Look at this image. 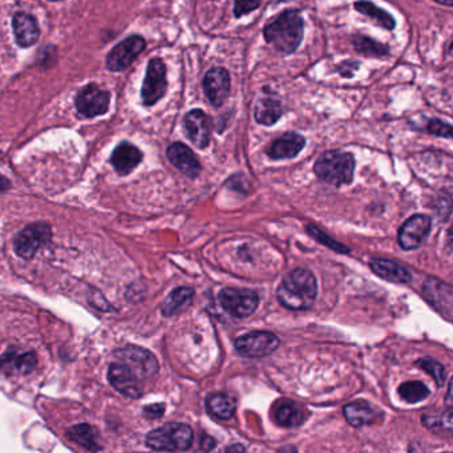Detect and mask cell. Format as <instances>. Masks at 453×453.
<instances>
[{
	"label": "cell",
	"mask_w": 453,
	"mask_h": 453,
	"mask_svg": "<svg viewBox=\"0 0 453 453\" xmlns=\"http://www.w3.org/2000/svg\"><path fill=\"white\" fill-rule=\"evenodd\" d=\"M318 285L314 274L307 269H296L282 279L276 296L281 305L293 310H308L316 303Z\"/></svg>",
	"instance_id": "1"
},
{
	"label": "cell",
	"mask_w": 453,
	"mask_h": 453,
	"mask_svg": "<svg viewBox=\"0 0 453 453\" xmlns=\"http://www.w3.org/2000/svg\"><path fill=\"white\" fill-rule=\"evenodd\" d=\"M303 31L305 23L301 14L296 10H287L267 24L264 36L281 53L290 55L301 46Z\"/></svg>",
	"instance_id": "2"
},
{
	"label": "cell",
	"mask_w": 453,
	"mask_h": 453,
	"mask_svg": "<svg viewBox=\"0 0 453 453\" xmlns=\"http://www.w3.org/2000/svg\"><path fill=\"white\" fill-rule=\"evenodd\" d=\"M355 158L351 153L328 150L316 160V177L333 187L351 184L354 178Z\"/></svg>",
	"instance_id": "3"
},
{
	"label": "cell",
	"mask_w": 453,
	"mask_h": 453,
	"mask_svg": "<svg viewBox=\"0 0 453 453\" xmlns=\"http://www.w3.org/2000/svg\"><path fill=\"white\" fill-rule=\"evenodd\" d=\"M193 429L182 423H168L147 434L145 443L150 449L160 452H182L193 444Z\"/></svg>",
	"instance_id": "4"
},
{
	"label": "cell",
	"mask_w": 453,
	"mask_h": 453,
	"mask_svg": "<svg viewBox=\"0 0 453 453\" xmlns=\"http://www.w3.org/2000/svg\"><path fill=\"white\" fill-rule=\"evenodd\" d=\"M218 301L227 314L234 318L253 316L259 305V296L249 288L225 287L219 291Z\"/></svg>",
	"instance_id": "5"
},
{
	"label": "cell",
	"mask_w": 453,
	"mask_h": 453,
	"mask_svg": "<svg viewBox=\"0 0 453 453\" xmlns=\"http://www.w3.org/2000/svg\"><path fill=\"white\" fill-rule=\"evenodd\" d=\"M52 231L46 222H35L24 227L14 239V250L23 259H31L51 241Z\"/></svg>",
	"instance_id": "6"
},
{
	"label": "cell",
	"mask_w": 453,
	"mask_h": 453,
	"mask_svg": "<svg viewBox=\"0 0 453 453\" xmlns=\"http://www.w3.org/2000/svg\"><path fill=\"white\" fill-rule=\"evenodd\" d=\"M116 360L124 363L137 375L140 380H147L158 373L156 356L148 350L138 345H127L116 351Z\"/></svg>",
	"instance_id": "7"
},
{
	"label": "cell",
	"mask_w": 453,
	"mask_h": 453,
	"mask_svg": "<svg viewBox=\"0 0 453 453\" xmlns=\"http://www.w3.org/2000/svg\"><path fill=\"white\" fill-rule=\"evenodd\" d=\"M168 88L167 80V67L161 59H152L149 61L145 79L142 83L141 98L145 107H152L157 104L164 98Z\"/></svg>",
	"instance_id": "8"
},
{
	"label": "cell",
	"mask_w": 453,
	"mask_h": 453,
	"mask_svg": "<svg viewBox=\"0 0 453 453\" xmlns=\"http://www.w3.org/2000/svg\"><path fill=\"white\" fill-rule=\"evenodd\" d=\"M279 339L269 331H253L236 340V353L244 358H265L279 347Z\"/></svg>",
	"instance_id": "9"
},
{
	"label": "cell",
	"mask_w": 453,
	"mask_h": 453,
	"mask_svg": "<svg viewBox=\"0 0 453 453\" xmlns=\"http://www.w3.org/2000/svg\"><path fill=\"white\" fill-rule=\"evenodd\" d=\"M147 43L141 36H130L113 47L107 56V68L112 72H120L128 68L137 59L138 55L145 50Z\"/></svg>",
	"instance_id": "10"
},
{
	"label": "cell",
	"mask_w": 453,
	"mask_h": 453,
	"mask_svg": "<svg viewBox=\"0 0 453 453\" xmlns=\"http://www.w3.org/2000/svg\"><path fill=\"white\" fill-rule=\"evenodd\" d=\"M109 101V92L100 89L96 84H88L78 93L75 104L80 115H83L84 118H92L107 113Z\"/></svg>",
	"instance_id": "11"
},
{
	"label": "cell",
	"mask_w": 453,
	"mask_h": 453,
	"mask_svg": "<svg viewBox=\"0 0 453 453\" xmlns=\"http://www.w3.org/2000/svg\"><path fill=\"white\" fill-rule=\"evenodd\" d=\"M108 380L116 391L127 397L135 399L142 394V380H140L137 375L118 360L109 365Z\"/></svg>",
	"instance_id": "12"
},
{
	"label": "cell",
	"mask_w": 453,
	"mask_h": 453,
	"mask_svg": "<svg viewBox=\"0 0 453 453\" xmlns=\"http://www.w3.org/2000/svg\"><path fill=\"white\" fill-rule=\"evenodd\" d=\"M431 225V218L425 214H415L408 218L399 230V245L404 250L417 249L429 234Z\"/></svg>",
	"instance_id": "13"
},
{
	"label": "cell",
	"mask_w": 453,
	"mask_h": 453,
	"mask_svg": "<svg viewBox=\"0 0 453 453\" xmlns=\"http://www.w3.org/2000/svg\"><path fill=\"white\" fill-rule=\"evenodd\" d=\"M202 85L210 104L216 108H219L225 104V101L230 95V85H231L230 75L225 68H221V67L212 68L207 72Z\"/></svg>",
	"instance_id": "14"
},
{
	"label": "cell",
	"mask_w": 453,
	"mask_h": 453,
	"mask_svg": "<svg viewBox=\"0 0 453 453\" xmlns=\"http://www.w3.org/2000/svg\"><path fill=\"white\" fill-rule=\"evenodd\" d=\"M184 129L187 138L197 148L205 149L210 144V120L201 109H193L184 118Z\"/></svg>",
	"instance_id": "15"
},
{
	"label": "cell",
	"mask_w": 453,
	"mask_h": 453,
	"mask_svg": "<svg viewBox=\"0 0 453 453\" xmlns=\"http://www.w3.org/2000/svg\"><path fill=\"white\" fill-rule=\"evenodd\" d=\"M423 293L431 306L449 319L452 314V287L436 278H429L425 281Z\"/></svg>",
	"instance_id": "16"
},
{
	"label": "cell",
	"mask_w": 453,
	"mask_h": 453,
	"mask_svg": "<svg viewBox=\"0 0 453 453\" xmlns=\"http://www.w3.org/2000/svg\"><path fill=\"white\" fill-rule=\"evenodd\" d=\"M167 157L172 162V165L176 167L187 177L194 179L201 173V164L196 155L182 142L172 144L167 149Z\"/></svg>",
	"instance_id": "17"
},
{
	"label": "cell",
	"mask_w": 453,
	"mask_h": 453,
	"mask_svg": "<svg viewBox=\"0 0 453 453\" xmlns=\"http://www.w3.org/2000/svg\"><path fill=\"white\" fill-rule=\"evenodd\" d=\"M12 28L18 46L21 48H28L36 44L40 38L38 21L26 12H16L12 18Z\"/></svg>",
	"instance_id": "18"
},
{
	"label": "cell",
	"mask_w": 453,
	"mask_h": 453,
	"mask_svg": "<svg viewBox=\"0 0 453 453\" xmlns=\"http://www.w3.org/2000/svg\"><path fill=\"white\" fill-rule=\"evenodd\" d=\"M38 365L35 353H20L11 348L0 359V370L9 375L31 374Z\"/></svg>",
	"instance_id": "19"
},
{
	"label": "cell",
	"mask_w": 453,
	"mask_h": 453,
	"mask_svg": "<svg viewBox=\"0 0 453 453\" xmlns=\"http://www.w3.org/2000/svg\"><path fill=\"white\" fill-rule=\"evenodd\" d=\"M306 140L303 136L288 132L283 136L276 138L267 148V156L273 160H286L294 158L305 148Z\"/></svg>",
	"instance_id": "20"
},
{
	"label": "cell",
	"mask_w": 453,
	"mask_h": 453,
	"mask_svg": "<svg viewBox=\"0 0 453 453\" xmlns=\"http://www.w3.org/2000/svg\"><path fill=\"white\" fill-rule=\"evenodd\" d=\"M141 161V150L129 142H121L118 148L113 150L110 157V164L120 176H127L130 172H133Z\"/></svg>",
	"instance_id": "21"
},
{
	"label": "cell",
	"mask_w": 453,
	"mask_h": 453,
	"mask_svg": "<svg viewBox=\"0 0 453 453\" xmlns=\"http://www.w3.org/2000/svg\"><path fill=\"white\" fill-rule=\"evenodd\" d=\"M345 420L355 428H360L363 425L376 423L379 416H382L380 410L375 408L371 404L365 402H355L347 404L343 410Z\"/></svg>",
	"instance_id": "22"
},
{
	"label": "cell",
	"mask_w": 453,
	"mask_h": 453,
	"mask_svg": "<svg viewBox=\"0 0 453 453\" xmlns=\"http://www.w3.org/2000/svg\"><path fill=\"white\" fill-rule=\"evenodd\" d=\"M370 266L376 276H380L382 279L388 281V282H392V283L404 285V283L411 282V279H412L411 273L405 267L396 264L394 261L374 259Z\"/></svg>",
	"instance_id": "23"
},
{
	"label": "cell",
	"mask_w": 453,
	"mask_h": 453,
	"mask_svg": "<svg viewBox=\"0 0 453 453\" xmlns=\"http://www.w3.org/2000/svg\"><path fill=\"white\" fill-rule=\"evenodd\" d=\"M193 298H194V290L192 287H177L164 301L161 313L165 316H176L190 306Z\"/></svg>",
	"instance_id": "24"
},
{
	"label": "cell",
	"mask_w": 453,
	"mask_h": 453,
	"mask_svg": "<svg viewBox=\"0 0 453 453\" xmlns=\"http://www.w3.org/2000/svg\"><path fill=\"white\" fill-rule=\"evenodd\" d=\"M283 113L282 104L279 100L273 98H262L258 100L254 108V118L261 125H274Z\"/></svg>",
	"instance_id": "25"
},
{
	"label": "cell",
	"mask_w": 453,
	"mask_h": 453,
	"mask_svg": "<svg viewBox=\"0 0 453 453\" xmlns=\"http://www.w3.org/2000/svg\"><path fill=\"white\" fill-rule=\"evenodd\" d=\"M355 10L360 12L362 15L367 16L368 19L373 20L375 24L383 27L385 30L392 31L396 26L394 16L391 14H388L387 11L379 9L378 6H375L373 1H367V0H359L355 3Z\"/></svg>",
	"instance_id": "26"
},
{
	"label": "cell",
	"mask_w": 453,
	"mask_h": 453,
	"mask_svg": "<svg viewBox=\"0 0 453 453\" xmlns=\"http://www.w3.org/2000/svg\"><path fill=\"white\" fill-rule=\"evenodd\" d=\"M67 437L71 442L79 444L80 447L85 448L87 451L96 452V451L101 449L99 442H98V434L88 424H78V425L71 427L67 431Z\"/></svg>",
	"instance_id": "27"
},
{
	"label": "cell",
	"mask_w": 453,
	"mask_h": 453,
	"mask_svg": "<svg viewBox=\"0 0 453 453\" xmlns=\"http://www.w3.org/2000/svg\"><path fill=\"white\" fill-rule=\"evenodd\" d=\"M207 411L219 420H230L236 414V402L225 394L207 396Z\"/></svg>",
	"instance_id": "28"
},
{
	"label": "cell",
	"mask_w": 453,
	"mask_h": 453,
	"mask_svg": "<svg viewBox=\"0 0 453 453\" xmlns=\"http://www.w3.org/2000/svg\"><path fill=\"white\" fill-rule=\"evenodd\" d=\"M274 417L279 425L286 428H293L305 422V412L296 404L285 402L278 407Z\"/></svg>",
	"instance_id": "29"
},
{
	"label": "cell",
	"mask_w": 453,
	"mask_h": 453,
	"mask_svg": "<svg viewBox=\"0 0 453 453\" xmlns=\"http://www.w3.org/2000/svg\"><path fill=\"white\" fill-rule=\"evenodd\" d=\"M353 44L356 52L367 58H385L390 55V48L387 46L360 33L355 35Z\"/></svg>",
	"instance_id": "30"
},
{
	"label": "cell",
	"mask_w": 453,
	"mask_h": 453,
	"mask_svg": "<svg viewBox=\"0 0 453 453\" xmlns=\"http://www.w3.org/2000/svg\"><path fill=\"white\" fill-rule=\"evenodd\" d=\"M399 395L407 403H419L427 399L431 391L422 382H407L399 387Z\"/></svg>",
	"instance_id": "31"
},
{
	"label": "cell",
	"mask_w": 453,
	"mask_h": 453,
	"mask_svg": "<svg viewBox=\"0 0 453 453\" xmlns=\"http://www.w3.org/2000/svg\"><path fill=\"white\" fill-rule=\"evenodd\" d=\"M416 365H419L422 370L427 371L428 374L431 375L434 378L436 385H439V387H442L444 385L445 370H444L443 365H440L439 362H436L434 359H431V358H423V359L416 362Z\"/></svg>",
	"instance_id": "32"
},
{
	"label": "cell",
	"mask_w": 453,
	"mask_h": 453,
	"mask_svg": "<svg viewBox=\"0 0 453 453\" xmlns=\"http://www.w3.org/2000/svg\"><path fill=\"white\" fill-rule=\"evenodd\" d=\"M307 233L310 236H314L318 242L323 244V245H326L328 249H331V250H334L336 253H343V254L350 253L348 247H345V245H342V244L334 241L333 238H330L319 227L314 226V225H307Z\"/></svg>",
	"instance_id": "33"
},
{
	"label": "cell",
	"mask_w": 453,
	"mask_h": 453,
	"mask_svg": "<svg viewBox=\"0 0 453 453\" xmlns=\"http://www.w3.org/2000/svg\"><path fill=\"white\" fill-rule=\"evenodd\" d=\"M427 132L434 135V136H437V137L448 138V140L452 138V127L442 120H437V118H432L428 123Z\"/></svg>",
	"instance_id": "34"
},
{
	"label": "cell",
	"mask_w": 453,
	"mask_h": 453,
	"mask_svg": "<svg viewBox=\"0 0 453 453\" xmlns=\"http://www.w3.org/2000/svg\"><path fill=\"white\" fill-rule=\"evenodd\" d=\"M262 0H236L234 3V15L241 18L251 11L256 10L261 6Z\"/></svg>",
	"instance_id": "35"
},
{
	"label": "cell",
	"mask_w": 453,
	"mask_h": 453,
	"mask_svg": "<svg viewBox=\"0 0 453 453\" xmlns=\"http://www.w3.org/2000/svg\"><path fill=\"white\" fill-rule=\"evenodd\" d=\"M359 63L354 61V60H348V61H343L338 66V72L343 76V78H354L355 72L359 69Z\"/></svg>",
	"instance_id": "36"
},
{
	"label": "cell",
	"mask_w": 453,
	"mask_h": 453,
	"mask_svg": "<svg viewBox=\"0 0 453 453\" xmlns=\"http://www.w3.org/2000/svg\"><path fill=\"white\" fill-rule=\"evenodd\" d=\"M164 412H165V405L161 403L147 405L144 408V416L148 419H160Z\"/></svg>",
	"instance_id": "37"
},
{
	"label": "cell",
	"mask_w": 453,
	"mask_h": 453,
	"mask_svg": "<svg viewBox=\"0 0 453 453\" xmlns=\"http://www.w3.org/2000/svg\"><path fill=\"white\" fill-rule=\"evenodd\" d=\"M216 447V440L207 434H202L201 437V449L202 451H212Z\"/></svg>",
	"instance_id": "38"
},
{
	"label": "cell",
	"mask_w": 453,
	"mask_h": 453,
	"mask_svg": "<svg viewBox=\"0 0 453 453\" xmlns=\"http://www.w3.org/2000/svg\"><path fill=\"white\" fill-rule=\"evenodd\" d=\"M11 187V181L3 175H0V192H6Z\"/></svg>",
	"instance_id": "39"
},
{
	"label": "cell",
	"mask_w": 453,
	"mask_h": 453,
	"mask_svg": "<svg viewBox=\"0 0 453 453\" xmlns=\"http://www.w3.org/2000/svg\"><path fill=\"white\" fill-rule=\"evenodd\" d=\"M226 451H230V452H233V451H238V452H244V451H245V448H244L242 445H239V444H236V445H233V447H229V448H226Z\"/></svg>",
	"instance_id": "40"
},
{
	"label": "cell",
	"mask_w": 453,
	"mask_h": 453,
	"mask_svg": "<svg viewBox=\"0 0 453 453\" xmlns=\"http://www.w3.org/2000/svg\"><path fill=\"white\" fill-rule=\"evenodd\" d=\"M436 3H440V4H444V6H448V7H451L452 6V0H434Z\"/></svg>",
	"instance_id": "41"
},
{
	"label": "cell",
	"mask_w": 453,
	"mask_h": 453,
	"mask_svg": "<svg viewBox=\"0 0 453 453\" xmlns=\"http://www.w3.org/2000/svg\"><path fill=\"white\" fill-rule=\"evenodd\" d=\"M51 1H61V0H51Z\"/></svg>",
	"instance_id": "42"
}]
</instances>
